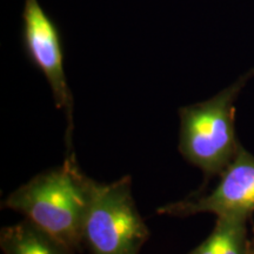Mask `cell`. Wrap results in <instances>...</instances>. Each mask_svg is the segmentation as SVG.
Instances as JSON below:
<instances>
[{
  "label": "cell",
  "instance_id": "6da1fadb",
  "mask_svg": "<svg viewBox=\"0 0 254 254\" xmlns=\"http://www.w3.org/2000/svg\"><path fill=\"white\" fill-rule=\"evenodd\" d=\"M92 179L81 172L74 153L60 166L38 173L2 201V208L25 219L80 253Z\"/></svg>",
  "mask_w": 254,
  "mask_h": 254
},
{
  "label": "cell",
  "instance_id": "7a4b0ae2",
  "mask_svg": "<svg viewBox=\"0 0 254 254\" xmlns=\"http://www.w3.org/2000/svg\"><path fill=\"white\" fill-rule=\"evenodd\" d=\"M254 78V67L233 84L207 100L182 106L179 152L187 163L204 174L206 190L209 180L219 177L240 148L236 131V101Z\"/></svg>",
  "mask_w": 254,
  "mask_h": 254
},
{
  "label": "cell",
  "instance_id": "3957f363",
  "mask_svg": "<svg viewBox=\"0 0 254 254\" xmlns=\"http://www.w3.org/2000/svg\"><path fill=\"white\" fill-rule=\"evenodd\" d=\"M84 246L90 254H139L150 230L124 176L105 184L92 179L84 220Z\"/></svg>",
  "mask_w": 254,
  "mask_h": 254
},
{
  "label": "cell",
  "instance_id": "277c9868",
  "mask_svg": "<svg viewBox=\"0 0 254 254\" xmlns=\"http://www.w3.org/2000/svg\"><path fill=\"white\" fill-rule=\"evenodd\" d=\"M212 190H198L190 196L157 208V214L189 218L201 213L215 217L254 213V155L243 145L231 163L219 174Z\"/></svg>",
  "mask_w": 254,
  "mask_h": 254
},
{
  "label": "cell",
  "instance_id": "5b68a950",
  "mask_svg": "<svg viewBox=\"0 0 254 254\" xmlns=\"http://www.w3.org/2000/svg\"><path fill=\"white\" fill-rule=\"evenodd\" d=\"M24 45L28 58L49 82L53 100L67 118V154L72 151L73 94L64 66V52L58 28L38 0H25L23 11Z\"/></svg>",
  "mask_w": 254,
  "mask_h": 254
},
{
  "label": "cell",
  "instance_id": "8992f818",
  "mask_svg": "<svg viewBox=\"0 0 254 254\" xmlns=\"http://www.w3.org/2000/svg\"><path fill=\"white\" fill-rule=\"evenodd\" d=\"M0 249L4 254H78L27 219L1 228Z\"/></svg>",
  "mask_w": 254,
  "mask_h": 254
},
{
  "label": "cell",
  "instance_id": "52a82bcc",
  "mask_svg": "<svg viewBox=\"0 0 254 254\" xmlns=\"http://www.w3.org/2000/svg\"><path fill=\"white\" fill-rule=\"evenodd\" d=\"M251 225L246 215L218 217L209 236L189 254H249Z\"/></svg>",
  "mask_w": 254,
  "mask_h": 254
},
{
  "label": "cell",
  "instance_id": "ba28073f",
  "mask_svg": "<svg viewBox=\"0 0 254 254\" xmlns=\"http://www.w3.org/2000/svg\"><path fill=\"white\" fill-rule=\"evenodd\" d=\"M249 254H254V225H252V232H251V243Z\"/></svg>",
  "mask_w": 254,
  "mask_h": 254
}]
</instances>
